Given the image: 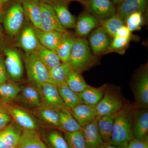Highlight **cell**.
Here are the masks:
<instances>
[{"mask_svg":"<svg viewBox=\"0 0 148 148\" xmlns=\"http://www.w3.org/2000/svg\"><path fill=\"white\" fill-rule=\"evenodd\" d=\"M133 110L130 106H124L116 114L110 144L115 146L126 147L133 139L132 131Z\"/></svg>","mask_w":148,"mask_h":148,"instance_id":"obj_1","label":"cell"},{"mask_svg":"<svg viewBox=\"0 0 148 148\" xmlns=\"http://www.w3.org/2000/svg\"><path fill=\"white\" fill-rule=\"evenodd\" d=\"M85 38H76L68 63L72 69L81 73L94 65L95 58L90 52Z\"/></svg>","mask_w":148,"mask_h":148,"instance_id":"obj_2","label":"cell"},{"mask_svg":"<svg viewBox=\"0 0 148 148\" xmlns=\"http://www.w3.org/2000/svg\"><path fill=\"white\" fill-rule=\"evenodd\" d=\"M148 65L138 69L132 82V90L135 97V109L148 108Z\"/></svg>","mask_w":148,"mask_h":148,"instance_id":"obj_3","label":"cell"},{"mask_svg":"<svg viewBox=\"0 0 148 148\" xmlns=\"http://www.w3.org/2000/svg\"><path fill=\"white\" fill-rule=\"evenodd\" d=\"M25 64L27 77L32 84L49 82V70L41 60L37 50L26 56Z\"/></svg>","mask_w":148,"mask_h":148,"instance_id":"obj_4","label":"cell"},{"mask_svg":"<svg viewBox=\"0 0 148 148\" xmlns=\"http://www.w3.org/2000/svg\"><path fill=\"white\" fill-rule=\"evenodd\" d=\"M33 85L38 91L42 105L59 110L68 109L60 96L57 86L55 85L47 82Z\"/></svg>","mask_w":148,"mask_h":148,"instance_id":"obj_5","label":"cell"},{"mask_svg":"<svg viewBox=\"0 0 148 148\" xmlns=\"http://www.w3.org/2000/svg\"><path fill=\"white\" fill-rule=\"evenodd\" d=\"M12 121L22 130H38V125L34 116L24 108L14 105H5Z\"/></svg>","mask_w":148,"mask_h":148,"instance_id":"obj_6","label":"cell"},{"mask_svg":"<svg viewBox=\"0 0 148 148\" xmlns=\"http://www.w3.org/2000/svg\"><path fill=\"white\" fill-rule=\"evenodd\" d=\"M40 5L41 12L40 30L43 32L56 31L62 33L66 32V29L59 22L55 12L49 3L40 1Z\"/></svg>","mask_w":148,"mask_h":148,"instance_id":"obj_7","label":"cell"},{"mask_svg":"<svg viewBox=\"0 0 148 148\" xmlns=\"http://www.w3.org/2000/svg\"><path fill=\"white\" fill-rule=\"evenodd\" d=\"M5 56V60L8 75L14 81H18L22 79L24 68L21 57L17 51L11 48H6L4 51Z\"/></svg>","mask_w":148,"mask_h":148,"instance_id":"obj_8","label":"cell"},{"mask_svg":"<svg viewBox=\"0 0 148 148\" xmlns=\"http://www.w3.org/2000/svg\"><path fill=\"white\" fill-rule=\"evenodd\" d=\"M24 16L21 3H15L9 9L4 20L5 28L9 34L14 36L19 32L24 22Z\"/></svg>","mask_w":148,"mask_h":148,"instance_id":"obj_9","label":"cell"},{"mask_svg":"<svg viewBox=\"0 0 148 148\" xmlns=\"http://www.w3.org/2000/svg\"><path fill=\"white\" fill-rule=\"evenodd\" d=\"M32 110L35 119L40 124L47 127L60 129L59 110L44 105Z\"/></svg>","mask_w":148,"mask_h":148,"instance_id":"obj_10","label":"cell"},{"mask_svg":"<svg viewBox=\"0 0 148 148\" xmlns=\"http://www.w3.org/2000/svg\"><path fill=\"white\" fill-rule=\"evenodd\" d=\"M123 106V101L119 96L112 92H106L95 106L97 116L101 117L116 113Z\"/></svg>","mask_w":148,"mask_h":148,"instance_id":"obj_11","label":"cell"},{"mask_svg":"<svg viewBox=\"0 0 148 148\" xmlns=\"http://www.w3.org/2000/svg\"><path fill=\"white\" fill-rule=\"evenodd\" d=\"M85 5L92 15L101 20L116 14L115 7L110 0H86Z\"/></svg>","mask_w":148,"mask_h":148,"instance_id":"obj_12","label":"cell"},{"mask_svg":"<svg viewBox=\"0 0 148 148\" xmlns=\"http://www.w3.org/2000/svg\"><path fill=\"white\" fill-rule=\"evenodd\" d=\"M132 131L134 139L145 140L147 138L148 109H135L132 114Z\"/></svg>","mask_w":148,"mask_h":148,"instance_id":"obj_13","label":"cell"},{"mask_svg":"<svg viewBox=\"0 0 148 148\" xmlns=\"http://www.w3.org/2000/svg\"><path fill=\"white\" fill-rule=\"evenodd\" d=\"M17 102L20 104L21 107L32 110L42 105L38 91L32 84L20 86Z\"/></svg>","mask_w":148,"mask_h":148,"instance_id":"obj_14","label":"cell"},{"mask_svg":"<svg viewBox=\"0 0 148 148\" xmlns=\"http://www.w3.org/2000/svg\"><path fill=\"white\" fill-rule=\"evenodd\" d=\"M47 3L52 7L59 22L65 29L75 28L76 18L69 11L67 1L51 0Z\"/></svg>","mask_w":148,"mask_h":148,"instance_id":"obj_15","label":"cell"},{"mask_svg":"<svg viewBox=\"0 0 148 148\" xmlns=\"http://www.w3.org/2000/svg\"><path fill=\"white\" fill-rule=\"evenodd\" d=\"M22 130L15 122L12 121L0 131V148H17Z\"/></svg>","mask_w":148,"mask_h":148,"instance_id":"obj_16","label":"cell"},{"mask_svg":"<svg viewBox=\"0 0 148 148\" xmlns=\"http://www.w3.org/2000/svg\"><path fill=\"white\" fill-rule=\"evenodd\" d=\"M89 43L93 53L98 55L108 51L111 43L109 35L102 27H99L90 35Z\"/></svg>","mask_w":148,"mask_h":148,"instance_id":"obj_17","label":"cell"},{"mask_svg":"<svg viewBox=\"0 0 148 148\" xmlns=\"http://www.w3.org/2000/svg\"><path fill=\"white\" fill-rule=\"evenodd\" d=\"M71 112L79 124L83 127L97 118L95 106L81 103L71 109Z\"/></svg>","mask_w":148,"mask_h":148,"instance_id":"obj_18","label":"cell"},{"mask_svg":"<svg viewBox=\"0 0 148 148\" xmlns=\"http://www.w3.org/2000/svg\"><path fill=\"white\" fill-rule=\"evenodd\" d=\"M98 120L97 116L82 129L88 148H98L104 143L98 128Z\"/></svg>","mask_w":148,"mask_h":148,"instance_id":"obj_19","label":"cell"},{"mask_svg":"<svg viewBox=\"0 0 148 148\" xmlns=\"http://www.w3.org/2000/svg\"><path fill=\"white\" fill-rule=\"evenodd\" d=\"M25 16L32 22L34 27L40 29L41 12L40 0H20Z\"/></svg>","mask_w":148,"mask_h":148,"instance_id":"obj_20","label":"cell"},{"mask_svg":"<svg viewBox=\"0 0 148 148\" xmlns=\"http://www.w3.org/2000/svg\"><path fill=\"white\" fill-rule=\"evenodd\" d=\"M17 148H48L37 130H22Z\"/></svg>","mask_w":148,"mask_h":148,"instance_id":"obj_21","label":"cell"},{"mask_svg":"<svg viewBox=\"0 0 148 148\" xmlns=\"http://www.w3.org/2000/svg\"><path fill=\"white\" fill-rule=\"evenodd\" d=\"M148 0H123L119 4L116 13L125 20L135 12L143 13L147 8Z\"/></svg>","mask_w":148,"mask_h":148,"instance_id":"obj_22","label":"cell"},{"mask_svg":"<svg viewBox=\"0 0 148 148\" xmlns=\"http://www.w3.org/2000/svg\"><path fill=\"white\" fill-rule=\"evenodd\" d=\"M19 46L26 53V56L36 51L40 43L34 27H26L21 32L19 39Z\"/></svg>","mask_w":148,"mask_h":148,"instance_id":"obj_23","label":"cell"},{"mask_svg":"<svg viewBox=\"0 0 148 148\" xmlns=\"http://www.w3.org/2000/svg\"><path fill=\"white\" fill-rule=\"evenodd\" d=\"M20 86L14 81H7L0 85V99L5 105H14L17 101Z\"/></svg>","mask_w":148,"mask_h":148,"instance_id":"obj_24","label":"cell"},{"mask_svg":"<svg viewBox=\"0 0 148 148\" xmlns=\"http://www.w3.org/2000/svg\"><path fill=\"white\" fill-rule=\"evenodd\" d=\"M39 41L45 47L55 51L59 44L63 33L56 32H43L34 27Z\"/></svg>","mask_w":148,"mask_h":148,"instance_id":"obj_25","label":"cell"},{"mask_svg":"<svg viewBox=\"0 0 148 148\" xmlns=\"http://www.w3.org/2000/svg\"><path fill=\"white\" fill-rule=\"evenodd\" d=\"M97 18L89 13L82 14L76 21L75 29L77 34L84 36L88 34L92 30L98 26Z\"/></svg>","mask_w":148,"mask_h":148,"instance_id":"obj_26","label":"cell"},{"mask_svg":"<svg viewBox=\"0 0 148 148\" xmlns=\"http://www.w3.org/2000/svg\"><path fill=\"white\" fill-rule=\"evenodd\" d=\"M75 38L67 31L63 33L61 40L55 51L62 63H67L69 61Z\"/></svg>","mask_w":148,"mask_h":148,"instance_id":"obj_27","label":"cell"},{"mask_svg":"<svg viewBox=\"0 0 148 148\" xmlns=\"http://www.w3.org/2000/svg\"><path fill=\"white\" fill-rule=\"evenodd\" d=\"M72 70L68 62L61 63L58 66L49 70V82L57 86L66 83L68 76Z\"/></svg>","mask_w":148,"mask_h":148,"instance_id":"obj_28","label":"cell"},{"mask_svg":"<svg viewBox=\"0 0 148 148\" xmlns=\"http://www.w3.org/2000/svg\"><path fill=\"white\" fill-rule=\"evenodd\" d=\"M60 130L71 132L82 130V127L79 124L69 109L59 110Z\"/></svg>","mask_w":148,"mask_h":148,"instance_id":"obj_29","label":"cell"},{"mask_svg":"<svg viewBox=\"0 0 148 148\" xmlns=\"http://www.w3.org/2000/svg\"><path fill=\"white\" fill-rule=\"evenodd\" d=\"M116 113L101 117L97 116L98 128L105 144H110L114 119Z\"/></svg>","mask_w":148,"mask_h":148,"instance_id":"obj_30","label":"cell"},{"mask_svg":"<svg viewBox=\"0 0 148 148\" xmlns=\"http://www.w3.org/2000/svg\"><path fill=\"white\" fill-rule=\"evenodd\" d=\"M57 88L61 98L69 110L83 103L78 93L71 90L66 82L58 86Z\"/></svg>","mask_w":148,"mask_h":148,"instance_id":"obj_31","label":"cell"},{"mask_svg":"<svg viewBox=\"0 0 148 148\" xmlns=\"http://www.w3.org/2000/svg\"><path fill=\"white\" fill-rule=\"evenodd\" d=\"M37 51L41 60L48 70L58 66L62 63L55 51L47 48L40 44L37 49Z\"/></svg>","mask_w":148,"mask_h":148,"instance_id":"obj_32","label":"cell"},{"mask_svg":"<svg viewBox=\"0 0 148 148\" xmlns=\"http://www.w3.org/2000/svg\"><path fill=\"white\" fill-rule=\"evenodd\" d=\"M78 94L83 103L96 106L103 98L104 91L102 88H95L88 85L83 91Z\"/></svg>","mask_w":148,"mask_h":148,"instance_id":"obj_33","label":"cell"},{"mask_svg":"<svg viewBox=\"0 0 148 148\" xmlns=\"http://www.w3.org/2000/svg\"><path fill=\"white\" fill-rule=\"evenodd\" d=\"M124 20L117 14L100 21L101 27L111 37H114L119 29L124 25Z\"/></svg>","mask_w":148,"mask_h":148,"instance_id":"obj_34","label":"cell"},{"mask_svg":"<svg viewBox=\"0 0 148 148\" xmlns=\"http://www.w3.org/2000/svg\"><path fill=\"white\" fill-rule=\"evenodd\" d=\"M66 83L71 90L77 93L82 92L88 86L80 73L73 70L69 73Z\"/></svg>","mask_w":148,"mask_h":148,"instance_id":"obj_35","label":"cell"},{"mask_svg":"<svg viewBox=\"0 0 148 148\" xmlns=\"http://www.w3.org/2000/svg\"><path fill=\"white\" fill-rule=\"evenodd\" d=\"M64 138L70 148H88L82 130L65 132Z\"/></svg>","mask_w":148,"mask_h":148,"instance_id":"obj_36","label":"cell"},{"mask_svg":"<svg viewBox=\"0 0 148 148\" xmlns=\"http://www.w3.org/2000/svg\"><path fill=\"white\" fill-rule=\"evenodd\" d=\"M47 140L51 148H70L66 139L58 131L49 132L47 136Z\"/></svg>","mask_w":148,"mask_h":148,"instance_id":"obj_37","label":"cell"},{"mask_svg":"<svg viewBox=\"0 0 148 148\" xmlns=\"http://www.w3.org/2000/svg\"><path fill=\"white\" fill-rule=\"evenodd\" d=\"M143 21V13L141 12L131 14L125 20L126 26L130 32L140 29Z\"/></svg>","mask_w":148,"mask_h":148,"instance_id":"obj_38","label":"cell"},{"mask_svg":"<svg viewBox=\"0 0 148 148\" xmlns=\"http://www.w3.org/2000/svg\"><path fill=\"white\" fill-rule=\"evenodd\" d=\"M130 39L115 36L110 45L108 51L120 50L123 49L128 45Z\"/></svg>","mask_w":148,"mask_h":148,"instance_id":"obj_39","label":"cell"},{"mask_svg":"<svg viewBox=\"0 0 148 148\" xmlns=\"http://www.w3.org/2000/svg\"><path fill=\"white\" fill-rule=\"evenodd\" d=\"M12 121V119L5 107L0 106V130L4 129Z\"/></svg>","mask_w":148,"mask_h":148,"instance_id":"obj_40","label":"cell"},{"mask_svg":"<svg viewBox=\"0 0 148 148\" xmlns=\"http://www.w3.org/2000/svg\"><path fill=\"white\" fill-rule=\"evenodd\" d=\"M125 148H148L147 138L143 140L133 139L128 143Z\"/></svg>","mask_w":148,"mask_h":148,"instance_id":"obj_41","label":"cell"},{"mask_svg":"<svg viewBox=\"0 0 148 148\" xmlns=\"http://www.w3.org/2000/svg\"><path fill=\"white\" fill-rule=\"evenodd\" d=\"M7 75L4 61L0 57V85L8 80Z\"/></svg>","mask_w":148,"mask_h":148,"instance_id":"obj_42","label":"cell"},{"mask_svg":"<svg viewBox=\"0 0 148 148\" xmlns=\"http://www.w3.org/2000/svg\"><path fill=\"white\" fill-rule=\"evenodd\" d=\"M130 31L126 26L123 25L117 32L115 36L123 37V38H127L130 39Z\"/></svg>","mask_w":148,"mask_h":148,"instance_id":"obj_43","label":"cell"},{"mask_svg":"<svg viewBox=\"0 0 148 148\" xmlns=\"http://www.w3.org/2000/svg\"><path fill=\"white\" fill-rule=\"evenodd\" d=\"M125 147H118V146H115L111 145V144H105L104 143L103 145L100 146L98 148H125Z\"/></svg>","mask_w":148,"mask_h":148,"instance_id":"obj_44","label":"cell"},{"mask_svg":"<svg viewBox=\"0 0 148 148\" xmlns=\"http://www.w3.org/2000/svg\"><path fill=\"white\" fill-rule=\"evenodd\" d=\"M122 1H123V0H112L114 3L118 4H119Z\"/></svg>","mask_w":148,"mask_h":148,"instance_id":"obj_45","label":"cell"},{"mask_svg":"<svg viewBox=\"0 0 148 148\" xmlns=\"http://www.w3.org/2000/svg\"><path fill=\"white\" fill-rule=\"evenodd\" d=\"M63 1H69V0H63ZM76 1H79L80 2L84 4V5L86 1H85V0H76Z\"/></svg>","mask_w":148,"mask_h":148,"instance_id":"obj_46","label":"cell"},{"mask_svg":"<svg viewBox=\"0 0 148 148\" xmlns=\"http://www.w3.org/2000/svg\"><path fill=\"white\" fill-rule=\"evenodd\" d=\"M9 1V0H1V5L4 4L5 3L7 2L8 1Z\"/></svg>","mask_w":148,"mask_h":148,"instance_id":"obj_47","label":"cell"},{"mask_svg":"<svg viewBox=\"0 0 148 148\" xmlns=\"http://www.w3.org/2000/svg\"><path fill=\"white\" fill-rule=\"evenodd\" d=\"M41 1L44 2H48L49 1H51V0H40Z\"/></svg>","mask_w":148,"mask_h":148,"instance_id":"obj_48","label":"cell"},{"mask_svg":"<svg viewBox=\"0 0 148 148\" xmlns=\"http://www.w3.org/2000/svg\"><path fill=\"white\" fill-rule=\"evenodd\" d=\"M1 0H0V9H1Z\"/></svg>","mask_w":148,"mask_h":148,"instance_id":"obj_49","label":"cell"},{"mask_svg":"<svg viewBox=\"0 0 148 148\" xmlns=\"http://www.w3.org/2000/svg\"><path fill=\"white\" fill-rule=\"evenodd\" d=\"M85 1H86V0H85Z\"/></svg>","mask_w":148,"mask_h":148,"instance_id":"obj_50","label":"cell"},{"mask_svg":"<svg viewBox=\"0 0 148 148\" xmlns=\"http://www.w3.org/2000/svg\"><path fill=\"white\" fill-rule=\"evenodd\" d=\"M0 131H1V130H0Z\"/></svg>","mask_w":148,"mask_h":148,"instance_id":"obj_51","label":"cell"}]
</instances>
